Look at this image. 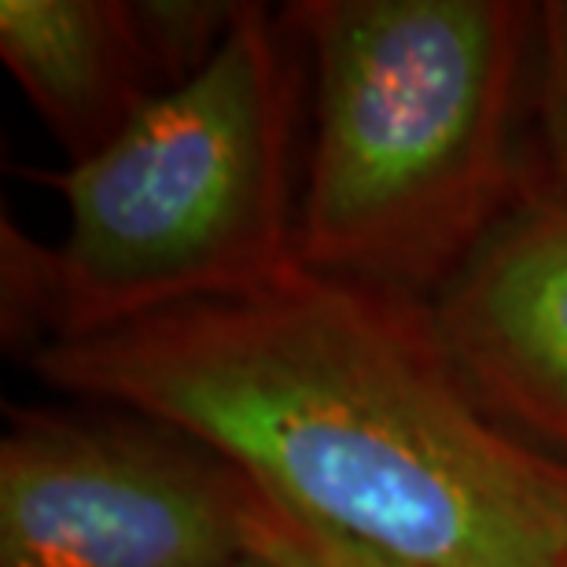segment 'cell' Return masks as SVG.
I'll return each instance as SVG.
<instances>
[{
  "instance_id": "9",
  "label": "cell",
  "mask_w": 567,
  "mask_h": 567,
  "mask_svg": "<svg viewBox=\"0 0 567 567\" xmlns=\"http://www.w3.org/2000/svg\"><path fill=\"white\" fill-rule=\"evenodd\" d=\"M236 567H269V564H266L262 557H255V553H251V557H247L244 564H236Z\"/></svg>"
},
{
  "instance_id": "5",
  "label": "cell",
  "mask_w": 567,
  "mask_h": 567,
  "mask_svg": "<svg viewBox=\"0 0 567 567\" xmlns=\"http://www.w3.org/2000/svg\"><path fill=\"white\" fill-rule=\"evenodd\" d=\"M427 306L483 413L567 461V188L527 163L516 199Z\"/></svg>"
},
{
  "instance_id": "4",
  "label": "cell",
  "mask_w": 567,
  "mask_h": 567,
  "mask_svg": "<svg viewBox=\"0 0 567 567\" xmlns=\"http://www.w3.org/2000/svg\"><path fill=\"white\" fill-rule=\"evenodd\" d=\"M0 567H236L258 486L177 427L89 405H8Z\"/></svg>"
},
{
  "instance_id": "3",
  "label": "cell",
  "mask_w": 567,
  "mask_h": 567,
  "mask_svg": "<svg viewBox=\"0 0 567 567\" xmlns=\"http://www.w3.org/2000/svg\"><path fill=\"white\" fill-rule=\"evenodd\" d=\"M284 16L244 4L218 55L104 152L33 169L66 207L60 244L0 225L4 343L38 350L299 269V60Z\"/></svg>"
},
{
  "instance_id": "2",
  "label": "cell",
  "mask_w": 567,
  "mask_h": 567,
  "mask_svg": "<svg viewBox=\"0 0 567 567\" xmlns=\"http://www.w3.org/2000/svg\"><path fill=\"white\" fill-rule=\"evenodd\" d=\"M280 16L313 66L299 266L427 302L527 177L538 4L295 0Z\"/></svg>"
},
{
  "instance_id": "1",
  "label": "cell",
  "mask_w": 567,
  "mask_h": 567,
  "mask_svg": "<svg viewBox=\"0 0 567 567\" xmlns=\"http://www.w3.org/2000/svg\"><path fill=\"white\" fill-rule=\"evenodd\" d=\"M27 365L185 431L280 505L402 560L567 567V461L483 413L413 295L299 266Z\"/></svg>"
},
{
  "instance_id": "6",
  "label": "cell",
  "mask_w": 567,
  "mask_h": 567,
  "mask_svg": "<svg viewBox=\"0 0 567 567\" xmlns=\"http://www.w3.org/2000/svg\"><path fill=\"white\" fill-rule=\"evenodd\" d=\"M0 60L66 166L100 155L169 93L137 0H4Z\"/></svg>"
},
{
  "instance_id": "7",
  "label": "cell",
  "mask_w": 567,
  "mask_h": 567,
  "mask_svg": "<svg viewBox=\"0 0 567 567\" xmlns=\"http://www.w3.org/2000/svg\"><path fill=\"white\" fill-rule=\"evenodd\" d=\"M247 538H251L255 557H262L269 567H421L350 535H339V530L280 505L266 491H258L255 497Z\"/></svg>"
},
{
  "instance_id": "8",
  "label": "cell",
  "mask_w": 567,
  "mask_h": 567,
  "mask_svg": "<svg viewBox=\"0 0 567 567\" xmlns=\"http://www.w3.org/2000/svg\"><path fill=\"white\" fill-rule=\"evenodd\" d=\"M527 163L553 185L567 188V0L538 4Z\"/></svg>"
}]
</instances>
